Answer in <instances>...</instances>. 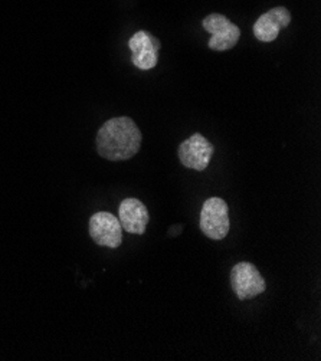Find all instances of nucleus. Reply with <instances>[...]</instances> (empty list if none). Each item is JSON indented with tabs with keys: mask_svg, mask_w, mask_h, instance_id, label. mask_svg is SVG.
Here are the masks:
<instances>
[{
	"mask_svg": "<svg viewBox=\"0 0 321 361\" xmlns=\"http://www.w3.org/2000/svg\"><path fill=\"white\" fill-rule=\"evenodd\" d=\"M231 286L239 301L251 300L265 293L267 282L251 262H239L231 271Z\"/></svg>",
	"mask_w": 321,
	"mask_h": 361,
	"instance_id": "20e7f679",
	"label": "nucleus"
},
{
	"mask_svg": "<svg viewBox=\"0 0 321 361\" xmlns=\"http://www.w3.org/2000/svg\"><path fill=\"white\" fill-rule=\"evenodd\" d=\"M213 152L215 149H213L212 142L200 133H196L181 144L177 154H179V160L186 169L203 171L209 166Z\"/></svg>",
	"mask_w": 321,
	"mask_h": 361,
	"instance_id": "423d86ee",
	"label": "nucleus"
},
{
	"mask_svg": "<svg viewBox=\"0 0 321 361\" xmlns=\"http://www.w3.org/2000/svg\"><path fill=\"white\" fill-rule=\"evenodd\" d=\"M229 207L221 197H209L200 212V229L213 240H222L229 233Z\"/></svg>",
	"mask_w": 321,
	"mask_h": 361,
	"instance_id": "f03ea898",
	"label": "nucleus"
},
{
	"mask_svg": "<svg viewBox=\"0 0 321 361\" xmlns=\"http://www.w3.org/2000/svg\"><path fill=\"white\" fill-rule=\"evenodd\" d=\"M95 144L98 154L105 160H130L140 152L141 131L130 117H116L101 126Z\"/></svg>",
	"mask_w": 321,
	"mask_h": 361,
	"instance_id": "f257e3e1",
	"label": "nucleus"
},
{
	"mask_svg": "<svg viewBox=\"0 0 321 361\" xmlns=\"http://www.w3.org/2000/svg\"><path fill=\"white\" fill-rule=\"evenodd\" d=\"M90 236L99 246L116 249L123 242V228L114 214L98 212L90 219Z\"/></svg>",
	"mask_w": 321,
	"mask_h": 361,
	"instance_id": "39448f33",
	"label": "nucleus"
},
{
	"mask_svg": "<svg viewBox=\"0 0 321 361\" xmlns=\"http://www.w3.org/2000/svg\"><path fill=\"white\" fill-rule=\"evenodd\" d=\"M203 29L210 33L209 49L224 52L236 47L241 38V29L221 13H210L202 20Z\"/></svg>",
	"mask_w": 321,
	"mask_h": 361,
	"instance_id": "7ed1b4c3",
	"label": "nucleus"
},
{
	"mask_svg": "<svg viewBox=\"0 0 321 361\" xmlns=\"http://www.w3.org/2000/svg\"><path fill=\"white\" fill-rule=\"evenodd\" d=\"M119 216L121 228L133 235L145 233L150 221L147 207L135 197H127L120 203Z\"/></svg>",
	"mask_w": 321,
	"mask_h": 361,
	"instance_id": "1a4fd4ad",
	"label": "nucleus"
},
{
	"mask_svg": "<svg viewBox=\"0 0 321 361\" xmlns=\"http://www.w3.org/2000/svg\"><path fill=\"white\" fill-rule=\"evenodd\" d=\"M128 48L131 51V62L135 68L150 71L157 65L160 42L150 32L138 30L134 33L128 41Z\"/></svg>",
	"mask_w": 321,
	"mask_h": 361,
	"instance_id": "0eeeda50",
	"label": "nucleus"
},
{
	"mask_svg": "<svg viewBox=\"0 0 321 361\" xmlns=\"http://www.w3.org/2000/svg\"><path fill=\"white\" fill-rule=\"evenodd\" d=\"M291 23V13L287 8L278 6L262 13L254 23V35L261 42H272L278 38L279 30Z\"/></svg>",
	"mask_w": 321,
	"mask_h": 361,
	"instance_id": "6e6552de",
	"label": "nucleus"
}]
</instances>
